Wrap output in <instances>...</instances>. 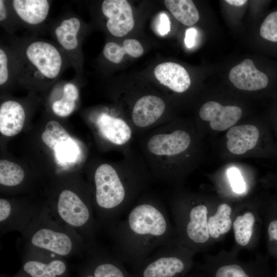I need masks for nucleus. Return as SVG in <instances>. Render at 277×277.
I'll return each instance as SVG.
<instances>
[{
	"label": "nucleus",
	"mask_w": 277,
	"mask_h": 277,
	"mask_svg": "<svg viewBox=\"0 0 277 277\" xmlns=\"http://www.w3.org/2000/svg\"><path fill=\"white\" fill-rule=\"evenodd\" d=\"M25 120V112L18 102L9 100L0 107V131L7 136H13L22 130Z\"/></svg>",
	"instance_id": "obj_19"
},
{
	"label": "nucleus",
	"mask_w": 277,
	"mask_h": 277,
	"mask_svg": "<svg viewBox=\"0 0 277 277\" xmlns=\"http://www.w3.org/2000/svg\"><path fill=\"white\" fill-rule=\"evenodd\" d=\"M25 178L23 168L6 160L0 161V184L6 187H14L22 183Z\"/></svg>",
	"instance_id": "obj_26"
},
{
	"label": "nucleus",
	"mask_w": 277,
	"mask_h": 277,
	"mask_svg": "<svg viewBox=\"0 0 277 277\" xmlns=\"http://www.w3.org/2000/svg\"><path fill=\"white\" fill-rule=\"evenodd\" d=\"M226 146L230 152L241 155L255 147L259 137L258 128L252 125L231 127L226 133Z\"/></svg>",
	"instance_id": "obj_18"
},
{
	"label": "nucleus",
	"mask_w": 277,
	"mask_h": 277,
	"mask_svg": "<svg viewBox=\"0 0 277 277\" xmlns=\"http://www.w3.org/2000/svg\"><path fill=\"white\" fill-rule=\"evenodd\" d=\"M80 277H94L90 270L85 266L82 269Z\"/></svg>",
	"instance_id": "obj_37"
},
{
	"label": "nucleus",
	"mask_w": 277,
	"mask_h": 277,
	"mask_svg": "<svg viewBox=\"0 0 277 277\" xmlns=\"http://www.w3.org/2000/svg\"><path fill=\"white\" fill-rule=\"evenodd\" d=\"M81 24L76 17H70L63 20L54 30L58 43L67 52L75 51L79 45L78 33Z\"/></svg>",
	"instance_id": "obj_21"
},
{
	"label": "nucleus",
	"mask_w": 277,
	"mask_h": 277,
	"mask_svg": "<svg viewBox=\"0 0 277 277\" xmlns=\"http://www.w3.org/2000/svg\"><path fill=\"white\" fill-rule=\"evenodd\" d=\"M231 213V209L228 205L222 204L219 206L215 214L208 220L210 236L217 239L230 230L232 224Z\"/></svg>",
	"instance_id": "obj_25"
},
{
	"label": "nucleus",
	"mask_w": 277,
	"mask_h": 277,
	"mask_svg": "<svg viewBox=\"0 0 277 277\" xmlns=\"http://www.w3.org/2000/svg\"><path fill=\"white\" fill-rule=\"evenodd\" d=\"M85 266L94 277H133L116 256L95 247L87 253Z\"/></svg>",
	"instance_id": "obj_11"
},
{
	"label": "nucleus",
	"mask_w": 277,
	"mask_h": 277,
	"mask_svg": "<svg viewBox=\"0 0 277 277\" xmlns=\"http://www.w3.org/2000/svg\"><path fill=\"white\" fill-rule=\"evenodd\" d=\"M242 109L236 106H223L215 101H209L200 108L199 115L205 121L209 122L211 128L215 131L230 129L241 118Z\"/></svg>",
	"instance_id": "obj_12"
},
{
	"label": "nucleus",
	"mask_w": 277,
	"mask_h": 277,
	"mask_svg": "<svg viewBox=\"0 0 277 277\" xmlns=\"http://www.w3.org/2000/svg\"><path fill=\"white\" fill-rule=\"evenodd\" d=\"M229 78L236 88L248 91L263 89L268 83L267 76L258 70L252 61L248 58L230 70Z\"/></svg>",
	"instance_id": "obj_14"
},
{
	"label": "nucleus",
	"mask_w": 277,
	"mask_h": 277,
	"mask_svg": "<svg viewBox=\"0 0 277 277\" xmlns=\"http://www.w3.org/2000/svg\"><path fill=\"white\" fill-rule=\"evenodd\" d=\"M102 11L107 18L106 26L113 35L122 37L130 32L134 26L132 8L126 0H105Z\"/></svg>",
	"instance_id": "obj_10"
},
{
	"label": "nucleus",
	"mask_w": 277,
	"mask_h": 277,
	"mask_svg": "<svg viewBox=\"0 0 277 277\" xmlns=\"http://www.w3.org/2000/svg\"><path fill=\"white\" fill-rule=\"evenodd\" d=\"M260 34L267 40L277 42V11L269 14L264 19L261 26Z\"/></svg>",
	"instance_id": "obj_28"
},
{
	"label": "nucleus",
	"mask_w": 277,
	"mask_h": 277,
	"mask_svg": "<svg viewBox=\"0 0 277 277\" xmlns=\"http://www.w3.org/2000/svg\"><path fill=\"white\" fill-rule=\"evenodd\" d=\"M42 140L53 151L56 162L61 166L75 163L80 156V148L76 141L56 121L47 123Z\"/></svg>",
	"instance_id": "obj_7"
},
{
	"label": "nucleus",
	"mask_w": 277,
	"mask_h": 277,
	"mask_svg": "<svg viewBox=\"0 0 277 277\" xmlns=\"http://www.w3.org/2000/svg\"><path fill=\"white\" fill-rule=\"evenodd\" d=\"M166 8L183 24L191 26L200 18L197 9L191 0H165Z\"/></svg>",
	"instance_id": "obj_23"
},
{
	"label": "nucleus",
	"mask_w": 277,
	"mask_h": 277,
	"mask_svg": "<svg viewBox=\"0 0 277 277\" xmlns=\"http://www.w3.org/2000/svg\"><path fill=\"white\" fill-rule=\"evenodd\" d=\"M26 69L35 81H51L60 75L64 61L59 50L52 44L44 41L30 42L24 50Z\"/></svg>",
	"instance_id": "obj_5"
},
{
	"label": "nucleus",
	"mask_w": 277,
	"mask_h": 277,
	"mask_svg": "<svg viewBox=\"0 0 277 277\" xmlns=\"http://www.w3.org/2000/svg\"><path fill=\"white\" fill-rule=\"evenodd\" d=\"M254 216L251 212H248L238 216L233 222V227L236 243L245 246L249 242L254 224Z\"/></svg>",
	"instance_id": "obj_27"
},
{
	"label": "nucleus",
	"mask_w": 277,
	"mask_h": 277,
	"mask_svg": "<svg viewBox=\"0 0 277 277\" xmlns=\"http://www.w3.org/2000/svg\"><path fill=\"white\" fill-rule=\"evenodd\" d=\"M95 123L101 136L114 145H124L131 138V127L121 118L101 113L97 116Z\"/></svg>",
	"instance_id": "obj_15"
},
{
	"label": "nucleus",
	"mask_w": 277,
	"mask_h": 277,
	"mask_svg": "<svg viewBox=\"0 0 277 277\" xmlns=\"http://www.w3.org/2000/svg\"><path fill=\"white\" fill-rule=\"evenodd\" d=\"M150 181L142 170L126 168L118 171L108 164H102L93 176L94 214L99 228L108 230L119 220L146 187Z\"/></svg>",
	"instance_id": "obj_2"
},
{
	"label": "nucleus",
	"mask_w": 277,
	"mask_h": 277,
	"mask_svg": "<svg viewBox=\"0 0 277 277\" xmlns=\"http://www.w3.org/2000/svg\"><path fill=\"white\" fill-rule=\"evenodd\" d=\"M191 142L186 131L180 129L169 131L167 127L148 135L143 145V150L154 176L162 180L169 161L185 151Z\"/></svg>",
	"instance_id": "obj_4"
},
{
	"label": "nucleus",
	"mask_w": 277,
	"mask_h": 277,
	"mask_svg": "<svg viewBox=\"0 0 277 277\" xmlns=\"http://www.w3.org/2000/svg\"><path fill=\"white\" fill-rule=\"evenodd\" d=\"M268 231L270 241L277 240V220L273 221L270 223Z\"/></svg>",
	"instance_id": "obj_34"
},
{
	"label": "nucleus",
	"mask_w": 277,
	"mask_h": 277,
	"mask_svg": "<svg viewBox=\"0 0 277 277\" xmlns=\"http://www.w3.org/2000/svg\"><path fill=\"white\" fill-rule=\"evenodd\" d=\"M157 30L159 34L165 35L170 31V22L167 15L165 13H161L159 15Z\"/></svg>",
	"instance_id": "obj_32"
},
{
	"label": "nucleus",
	"mask_w": 277,
	"mask_h": 277,
	"mask_svg": "<svg viewBox=\"0 0 277 277\" xmlns=\"http://www.w3.org/2000/svg\"><path fill=\"white\" fill-rule=\"evenodd\" d=\"M174 242L160 247L132 274L133 277H178L186 270L185 259Z\"/></svg>",
	"instance_id": "obj_6"
},
{
	"label": "nucleus",
	"mask_w": 277,
	"mask_h": 277,
	"mask_svg": "<svg viewBox=\"0 0 277 277\" xmlns=\"http://www.w3.org/2000/svg\"><path fill=\"white\" fill-rule=\"evenodd\" d=\"M207 214L208 209L203 204L192 207L188 212V220L183 230L190 242L202 244L209 239Z\"/></svg>",
	"instance_id": "obj_17"
},
{
	"label": "nucleus",
	"mask_w": 277,
	"mask_h": 277,
	"mask_svg": "<svg viewBox=\"0 0 277 277\" xmlns=\"http://www.w3.org/2000/svg\"><path fill=\"white\" fill-rule=\"evenodd\" d=\"M26 251L48 252L62 258L84 254L88 248L71 228L56 219L48 208H43L22 233Z\"/></svg>",
	"instance_id": "obj_3"
},
{
	"label": "nucleus",
	"mask_w": 277,
	"mask_h": 277,
	"mask_svg": "<svg viewBox=\"0 0 277 277\" xmlns=\"http://www.w3.org/2000/svg\"><path fill=\"white\" fill-rule=\"evenodd\" d=\"M79 97V91L73 83H68L63 87L62 97L52 105L53 112L57 116L67 117L75 110L76 102Z\"/></svg>",
	"instance_id": "obj_24"
},
{
	"label": "nucleus",
	"mask_w": 277,
	"mask_h": 277,
	"mask_svg": "<svg viewBox=\"0 0 277 277\" xmlns=\"http://www.w3.org/2000/svg\"><path fill=\"white\" fill-rule=\"evenodd\" d=\"M12 7L17 15L25 23L37 25L47 18L50 9L47 0H14Z\"/></svg>",
	"instance_id": "obj_20"
},
{
	"label": "nucleus",
	"mask_w": 277,
	"mask_h": 277,
	"mask_svg": "<svg viewBox=\"0 0 277 277\" xmlns=\"http://www.w3.org/2000/svg\"><path fill=\"white\" fill-rule=\"evenodd\" d=\"M25 252L21 270L29 276H68V266L64 258L42 251Z\"/></svg>",
	"instance_id": "obj_8"
},
{
	"label": "nucleus",
	"mask_w": 277,
	"mask_h": 277,
	"mask_svg": "<svg viewBox=\"0 0 277 277\" xmlns=\"http://www.w3.org/2000/svg\"><path fill=\"white\" fill-rule=\"evenodd\" d=\"M154 74L160 84L175 92H185L191 84L186 70L177 63L165 62L159 64L154 69Z\"/></svg>",
	"instance_id": "obj_16"
},
{
	"label": "nucleus",
	"mask_w": 277,
	"mask_h": 277,
	"mask_svg": "<svg viewBox=\"0 0 277 277\" xmlns=\"http://www.w3.org/2000/svg\"><path fill=\"white\" fill-rule=\"evenodd\" d=\"M43 208L17 207L13 205L9 200L1 198V235L14 231H18L22 233L40 214Z\"/></svg>",
	"instance_id": "obj_9"
},
{
	"label": "nucleus",
	"mask_w": 277,
	"mask_h": 277,
	"mask_svg": "<svg viewBox=\"0 0 277 277\" xmlns=\"http://www.w3.org/2000/svg\"><path fill=\"white\" fill-rule=\"evenodd\" d=\"M114 242V255L134 270L159 248L173 241V229L163 203L143 195L127 216L108 230Z\"/></svg>",
	"instance_id": "obj_1"
},
{
	"label": "nucleus",
	"mask_w": 277,
	"mask_h": 277,
	"mask_svg": "<svg viewBox=\"0 0 277 277\" xmlns=\"http://www.w3.org/2000/svg\"><path fill=\"white\" fill-rule=\"evenodd\" d=\"M10 277H30L28 275H27L26 273H25L23 271H22L21 269L20 271L15 274V275L10 276Z\"/></svg>",
	"instance_id": "obj_38"
},
{
	"label": "nucleus",
	"mask_w": 277,
	"mask_h": 277,
	"mask_svg": "<svg viewBox=\"0 0 277 277\" xmlns=\"http://www.w3.org/2000/svg\"><path fill=\"white\" fill-rule=\"evenodd\" d=\"M226 2L230 5L240 7L244 5L247 2V1L245 0H226Z\"/></svg>",
	"instance_id": "obj_36"
},
{
	"label": "nucleus",
	"mask_w": 277,
	"mask_h": 277,
	"mask_svg": "<svg viewBox=\"0 0 277 277\" xmlns=\"http://www.w3.org/2000/svg\"><path fill=\"white\" fill-rule=\"evenodd\" d=\"M196 30L194 28H190L186 30L185 37V44L187 48H191L195 44Z\"/></svg>",
	"instance_id": "obj_33"
},
{
	"label": "nucleus",
	"mask_w": 277,
	"mask_h": 277,
	"mask_svg": "<svg viewBox=\"0 0 277 277\" xmlns=\"http://www.w3.org/2000/svg\"><path fill=\"white\" fill-rule=\"evenodd\" d=\"M9 77V69L8 55L5 51L0 49V85L6 84Z\"/></svg>",
	"instance_id": "obj_31"
},
{
	"label": "nucleus",
	"mask_w": 277,
	"mask_h": 277,
	"mask_svg": "<svg viewBox=\"0 0 277 277\" xmlns=\"http://www.w3.org/2000/svg\"><path fill=\"white\" fill-rule=\"evenodd\" d=\"M215 277H250L239 265L230 264L220 267Z\"/></svg>",
	"instance_id": "obj_30"
},
{
	"label": "nucleus",
	"mask_w": 277,
	"mask_h": 277,
	"mask_svg": "<svg viewBox=\"0 0 277 277\" xmlns=\"http://www.w3.org/2000/svg\"><path fill=\"white\" fill-rule=\"evenodd\" d=\"M144 52L141 43L135 39H126L123 41V46L117 43L109 42L103 49V54L105 58L115 63H120L123 60L125 54H128L133 57L141 56Z\"/></svg>",
	"instance_id": "obj_22"
},
{
	"label": "nucleus",
	"mask_w": 277,
	"mask_h": 277,
	"mask_svg": "<svg viewBox=\"0 0 277 277\" xmlns=\"http://www.w3.org/2000/svg\"><path fill=\"white\" fill-rule=\"evenodd\" d=\"M7 10L6 6L4 1H0V21L1 23L4 22L7 17Z\"/></svg>",
	"instance_id": "obj_35"
},
{
	"label": "nucleus",
	"mask_w": 277,
	"mask_h": 277,
	"mask_svg": "<svg viewBox=\"0 0 277 277\" xmlns=\"http://www.w3.org/2000/svg\"><path fill=\"white\" fill-rule=\"evenodd\" d=\"M227 175L234 192L236 193H242L246 189L245 183L239 170L236 168H231L227 171Z\"/></svg>",
	"instance_id": "obj_29"
},
{
	"label": "nucleus",
	"mask_w": 277,
	"mask_h": 277,
	"mask_svg": "<svg viewBox=\"0 0 277 277\" xmlns=\"http://www.w3.org/2000/svg\"><path fill=\"white\" fill-rule=\"evenodd\" d=\"M165 104L160 97L147 95L138 99L131 113L133 126L138 129H146L153 126L163 115Z\"/></svg>",
	"instance_id": "obj_13"
}]
</instances>
